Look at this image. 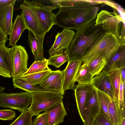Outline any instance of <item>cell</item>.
<instances>
[{
	"label": "cell",
	"mask_w": 125,
	"mask_h": 125,
	"mask_svg": "<svg viewBox=\"0 0 125 125\" xmlns=\"http://www.w3.org/2000/svg\"><path fill=\"white\" fill-rule=\"evenodd\" d=\"M52 3L60 9L55 14L56 25L76 30L95 20L99 10L98 7L87 0H53Z\"/></svg>",
	"instance_id": "6da1fadb"
},
{
	"label": "cell",
	"mask_w": 125,
	"mask_h": 125,
	"mask_svg": "<svg viewBox=\"0 0 125 125\" xmlns=\"http://www.w3.org/2000/svg\"><path fill=\"white\" fill-rule=\"evenodd\" d=\"M106 32L95 25V20L83 25L76 30L68 50L69 60L83 59L92 44Z\"/></svg>",
	"instance_id": "7a4b0ae2"
},
{
	"label": "cell",
	"mask_w": 125,
	"mask_h": 125,
	"mask_svg": "<svg viewBox=\"0 0 125 125\" xmlns=\"http://www.w3.org/2000/svg\"><path fill=\"white\" fill-rule=\"evenodd\" d=\"M110 12L103 10L98 13L95 25L101 27L106 33L114 35L120 45H125L124 19L114 9Z\"/></svg>",
	"instance_id": "3957f363"
},
{
	"label": "cell",
	"mask_w": 125,
	"mask_h": 125,
	"mask_svg": "<svg viewBox=\"0 0 125 125\" xmlns=\"http://www.w3.org/2000/svg\"><path fill=\"white\" fill-rule=\"evenodd\" d=\"M120 46L119 42L114 35L106 32L90 47L82 59V64H87L93 59L100 55L106 57L107 62L116 52Z\"/></svg>",
	"instance_id": "277c9868"
},
{
	"label": "cell",
	"mask_w": 125,
	"mask_h": 125,
	"mask_svg": "<svg viewBox=\"0 0 125 125\" xmlns=\"http://www.w3.org/2000/svg\"><path fill=\"white\" fill-rule=\"evenodd\" d=\"M32 97L31 105L27 109L33 116H38L42 111L48 110L62 101L63 95L61 94L47 91H33L29 92Z\"/></svg>",
	"instance_id": "5b68a950"
},
{
	"label": "cell",
	"mask_w": 125,
	"mask_h": 125,
	"mask_svg": "<svg viewBox=\"0 0 125 125\" xmlns=\"http://www.w3.org/2000/svg\"><path fill=\"white\" fill-rule=\"evenodd\" d=\"M32 101L31 95L27 91L15 93H0V107L10 108L20 112L27 109Z\"/></svg>",
	"instance_id": "8992f818"
},
{
	"label": "cell",
	"mask_w": 125,
	"mask_h": 125,
	"mask_svg": "<svg viewBox=\"0 0 125 125\" xmlns=\"http://www.w3.org/2000/svg\"><path fill=\"white\" fill-rule=\"evenodd\" d=\"M12 62L11 77L15 78L21 75L28 70V55L25 48L16 45L9 48Z\"/></svg>",
	"instance_id": "52a82bcc"
},
{
	"label": "cell",
	"mask_w": 125,
	"mask_h": 125,
	"mask_svg": "<svg viewBox=\"0 0 125 125\" xmlns=\"http://www.w3.org/2000/svg\"><path fill=\"white\" fill-rule=\"evenodd\" d=\"M27 29L36 36L41 37L45 34L41 26L34 10L33 1L24 0L20 6Z\"/></svg>",
	"instance_id": "ba28073f"
},
{
	"label": "cell",
	"mask_w": 125,
	"mask_h": 125,
	"mask_svg": "<svg viewBox=\"0 0 125 125\" xmlns=\"http://www.w3.org/2000/svg\"><path fill=\"white\" fill-rule=\"evenodd\" d=\"M33 4L41 26L46 34L53 25H56L55 14L52 11L55 8L53 6L45 5L36 1H33Z\"/></svg>",
	"instance_id": "9c48e42d"
},
{
	"label": "cell",
	"mask_w": 125,
	"mask_h": 125,
	"mask_svg": "<svg viewBox=\"0 0 125 125\" xmlns=\"http://www.w3.org/2000/svg\"><path fill=\"white\" fill-rule=\"evenodd\" d=\"M82 63V59H73L68 61L65 68L63 70V86L64 91L69 89L74 91L76 86V77Z\"/></svg>",
	"instance_id": "30bf717a"
},
{
	"label": "cell",
	"mask_w": 125,
	"mask_h": 125,
	"mask_svg": "<svg viewBox=\"0 0 125 125\" xmlns=\"http://www.w3.org/2000/svg\"><path fill=\"white\" fill-rule=\"evenodd\" d=\"M63 71H52L38 85L44 89L60 93L63 95Z\"/></svg>",
	"instance_id": "8fae6325"
},
{
	"label": "cell",
	"mask_w": 125,
	"mask_h": 125,
	"mask_svg": "<svg viewBox=\"0 0 125 125\" xmlns=\"http://www.w3.org/2000/svg\"><path fill=\"white\" fill-rule=\"evenodd\" d=\"M94 88L91 84L77 85L74 90L77 109L79 115L84 123V108L86 103L92 93Z\"/></svg>",
	"instance_id": "7c38bea8"
},
{
	"label": "cell",
	"mask_w": 125,
	"mask_h": 125,
	"mask_svg": "<svg viewBox=\"0 0 125 125\" xmlns=\"http://www.w3.org/2000/svg\"><path fill=\"white\" fill-rule=\"evenodd\" d=\"M75 33L72 30L65 28L61 32H58L55 36L53 45L49 50L50 56L60 51L68 50Z\"/></svg>",
	"instance_id": "4fadbf2b"
},
{
	"label": "cell",
	"mask_w": 125,
	"mask_h": 125,
	"mask_svg": "<svg viewBox=\"0 0 125 125\" xmlns=\"http://www.w3.org/2000/svg\"><path fill=\"white\" fill-rule=\"evenodd\" d=\"M92 94L88 100L84 108L85 121L86 125H91L99 114L100 106L97 93L94 87Z\"/></svg>",
	"instance_id": "5bb4252c"
},
{
	"label": "cell",
	"mask_w": 125,
	"mask_h": 125,
	"mask_svg": "<svg viewBox=\"0 0 125 125\" xmlns=\"http://www.w3.org/2000/svg\"><path fill=\"white\" fill-rule=\"evenodd\" d=\"M91 84L93 87L104 92L114 99V94L108 73L103 70L92 79Z\"/></svg>",
	"instance_id": "9a60e30c"
},
{
	"label": "cell",
	"mask_w": 125,
	"mask_h": 125,
	"mask_svg": "<svg viewBox=\"0 0 125 125\" xmlns=\"http://www.w3.org/2000/svg\"><path fill=\"white\" fill-rule=\"evenodd\" d=\"M28 42L35 61L44 60L43 56V42L45 35L41 37L36 35L30 30H29Z\"/></svg>",
	"instance_id": "2e32d148"
},
{
	"label": "cell",
	"mask_w": 125,
	"mask_h": 125,
	"mask_svg": "<svg viewBox=\"0 0 125 125\" xmlns=\"http://www.w3.org/2000/svg\"><path fill=\"white\" fill-rule=\"evenodd\" d=\"M125 67V45H120L118 50L107 62L104 68L108 73L109 72Z\"/></svg>",
	"instance_id": "e0dca14e"
},
{
	"label": "cell",
	"mask_w": 125,
	"mask_h": 125,
	"mask_svg": "<svg viewBox=\"0 0 125 125\" xmlns=\"http://www.w3.org/2000/svg\"><path fill=\"white\" fill-rule=\"evenodd\" d=\"M46 112L48 115L49 125H58L62 123L67 115L62 101Z\"/></svg>",
	"instance_id": "ac0fdd59"
},
{
	"label": "cell",
	"mask_w": 125,
	"mask_h": 125,
	"mask_svg": "<svg viewBox=\"0 0 125 125\" xmlns=\"http://www.w3.org/2000/svg\"><path fill=\"white\" fill-rule=\"evenodd\" d=\"M27 29L22 14H18L16 17L14 22L12 23L11 31L9 39V45L12 46L16 45L18 41L24 31Z\"/></svg>",
	"instance_id": "d6986e66"
},
{
	"label": "cell",
	"mask_w": 125,
	"mask_h": 125,
	"mask_svg": "<svg viewBox=\"0 0 125 125\" xmlns=\"http://www.w3.org/2000/svg\"><path fill=\"white\" fill-rule=\"evenodd\" d=\"M14 5H10L0 15V28L7 35H10L11 31Z\"/></svg>",
	"instance_id": "ffe728a7"
},
{
	"label": "cell",
	"mask_w": 125,
	"mask_h": 125,
	"mask_svg": "<svg viewBox=\"0 0 125 125\" xmlns=\"http://www.w3.org/2000/svg\"><path fill=\"white\" fill-rule=\"evenodd\" d=\"M6 42L0 43V67L11 75L12 62L9 48L5 45Z\"/></svg>",
	"instance_id": "44dd1931"
},
{
	"label": "cell",
	"mask_w": 125,
	"mask_h": 125,
	"mask_svg": "<svg viewBox=\"0 0 125 125\" xmlns=\"http://www.w3.org/2000/svg\"><path fill=\"white\" fill-rule=\"evenodd\" d=\"M121 69H116L108 73L114 94V99L116 108L118 104L119 91L121 80Z\"/></svg>",
	"instance_id": "7402d4cb"
},
{
	"label": "cell",
	"mask_w": 125,
	"mask_h": 125,
	"mask_svg": "<svg viewBox=\"0 0 125 125\" xmlns=\"http://www.w3.org/2000/svg\"><path fill=\"white\" fill-rule=\"evenodd\" d=\"M107 62L106 57L100 55L94 59L87 64L89 72L93 78L103 71Z\"/></svg>",
	"instance_id": "603a6c76"
},
{
	"label": "cell",
	"mask_w": 125,
	"mask_h": 125,
	"mask_svg": "<svg viewBox=\"0 0 125 125\" xmlns=\"http://www.w3.org/2000/svg\"><path fill=\"white\" fill-rule=\"evenodd\" d=\"M12 80L14 89L18 88L29 92L33 91H47L54 92L43 89L38 84H31L18 77L13 78Z\"/></svg>",
	"instance_id": "cb8c5ba5"
},
{
	"label": "cell",
	"mask_w": 125,
	"mask_h": 125,
	"mask_svg": "<svg viewBox=\"0 0 125 125\" xmlns=\"http://www.w3.org/2000/svg\"><path fill=\"white\" fill-rule=\"evenodd\" d=\"M93 78L89 72L87 64H82L78 70L75 82L78 83V85L91 84Z\"/></svg>",
	"instance_id": "d4e9b609"
},
{
	"label": "cell",
	"mask_w": 125,
	"mask_h": 125,
	"mask_svg": "<svg viewBox=\"0 0 125 125\" xmlns=\"http://www.w3.org/2000/svg\"><path fill=\"white\" fill-rule=\"evenodd\" d=\"M125 82L121 80L120 84L117 107V108L119 124L120 120L125 117Z\"/></svg>",
	"instance_id": "484cf974"
},
{
	"label": "cell",
	"mask_w": 125,
	"mask_h": 125,
	"mask_svg": "<svg viewBox=\"0 0 125 125\" xmlns=\"http://www.w3.org/2000/svg\"><path fill=\"white\" fill-rule=\"evenodd\" d=\"M48 60V65H50L59 68L65 62L69 61L68 50L58 52L50 56Z\"/></svg>",
	"instance_id": "4316f807"
},
{
	"label": "cell",
	"mask_w": 125,
	"mask_h": 125,
	"mask_svg": "<svg viewBox=\"0 0 125 125\" xmlns=\"http://www.w3.org/2000/svg\"><path fill=\"white\" fill-rule=\"evenodd\" d=\"M48 65V59L45 58L41 61H34L27 71L20 76H24L35 73L51 70Z\"/></svg>",
	"instance_id": "83f0119b"
},
{
	"label": "cell",
	"mask_w": 125,
	"mask_h": 125,
	"mask_svg": "<svg viewBox=\"0 0 125 125\" xmlns=\"http://www.w3.org/2000/svg\"><path fill=\"white\" fill-rule=\"evenodd\" d=\"M52 71L51 70L35 73L24 76H20L17 77L31 84H38Z\"/></svg>",
	"instance_id": "f1b7e54d"
},
{
	"label": "cell",
	"mask_w": 125,
	"mask_h": 125,
	"mask_svg": "<svg viewBox=\"0 0 125 125\" xmlns=\"http://www.w3.org/2000/svg\"><path fill=\"white\" fill-rule=\"evenodd\" d=\"M94 88L97 91L100 102V110L99 113L102 115L107 119L110 120L108 110L110 96L104 92Z\"/></svg>",
	"instance_id": "f546056e"
},
{
	"label": "cell",
	"mask_w": 125,
	"mask_h": 125,
	"mask_svg": "<svg viewBox=\"0 0 125 125\" xmlns=\"http://www.w3.org/2000/svg\"><path fill=\"white\" fill-rule=\"evenodd\" d=\"M20 116L10 125H32L31 113L28 110L21 112Z\"/></svg>",
	"instance_id": "4dcf8cb0"
},
{
	"label": "cell",
	"mask_w": 125,
	"mask_h": 125,
	"mask_svg": "<svg viewBox=\"0 0 125 125\" xmlns=\"http://www.w3.org/2000/svg\"><path fill=\"white\" fill-rule=\"evenodd\" d=\"M110 120L113 124L119 125V121L117 111L114 99L109 97L108 105Z\"/></svg>",
	"instance_id": "1f68e13d"
},
{
	"label": "cell",
	"mask_w": 125,
	"mask_h": 125,
	"mask_svg": "<svg viewBox=\"0 0 125 125\" xmlns=\"http://www.w3.org/2000/svg\"><path fill=\"white\" fill-rule=\"evenodd\" d=\"M32 125H49L47 112H45L38 115L33 120Z\"/></svg>",
	"instance_id": "d6a6232c"
},
{
	"label": "cell",
	"mask_w": 125,
	"mask_h": 125,
	"mask_svg": "<svg viewBox=\"0 0 125 125\" xmlns=\"http://www.w3.org/2000/svg\"><path fill=\"white\" fill-rule=\"evenodd\" d=\"M16 116V113L13 110L10 109L0 110V119L3 120H10Z\"/></svg>",
	"instance_id": "836d02e7"
},
{
	"label": "cell",
	"mask_w": 125,
	"mask_h": 125,
	"mask_svg": "<svg viewBox=\"0 0 125 125\" xmlns=\"http://www.w3.org/2000/svg\"><path fill=\"white\" fill-rule=\"evenodd\" d=\"M91 125H117L106 119L103 115L99 113L96 117Z\"/></svg>",
	"instance_id": "e575fe53"
},
{
	"label": "cell",
	"mask_w": 125,
	"mask_h": 125,
	"mask_svg": "<svg viewBox=\"0 0 125 125\" xmlns=\"http://www.w3.org/2000/svg\"><path fill=\"white\" fill-rule=\"evenodd\" d=\"M16 0H0V15L5 9L11 4H15Z\"/></svg>",
	"instance_id": "d590c367"
},
{
	"label": "cell",
	"mask_w": 125,
	"mask_h": 125,
	"mask_svg": "<svg viewBox=\"0 0 125 125\" xmlns=\"http://www.w3.org/2000/svg\"><path fill=\"white\" fill-rule=\"evenodd\" d=\"M7 35H6L0 28V43L6 42L8 40Z\"/></svg>",
	"instance_id": "8d00e7d4"
},
{
	"label": "cell",
	"mask_w": 125,
	"mask_h": 125,
	"mask_svg": "<svg viewBox=\"0 0 125 125\" xmlns=\"http://www.w3.org/2000/svg\"><path fill=\"white\" fill-rule=\"evenodd\" d=\"M0 75L5 78H10L11 76L8 72L0 67Z\"/></svg>",
	"instance_id": "74e56055"
},
{
	"label": "cell",
	"mask_w": 125,
	"mask_h": 125,
	"mask_svg": "<svg viewBox=\"0 0 125 125\" xmlns=\"http://www.w3.org/2000/svg\"><path fill=\"white\" fill-rule=\"evenodd\" d=\"M121 80L122 82H125V67L121 70Z\"/></svg>",
	"instance_id": "f35d334b"
},
{
	"label": "cell",
	"mask_w": 125,
	"mask_h": 125,
	"mask_svg": "<svg viewBox=\"0 0 125 125\" xmlns=\"http://www.w3.org/2000/svg\"><path fill=\"white\" fill-rule=\"evenodd\" d=\"M119 125H125V117L123 118L120 121Z\"/></svg>",
	"instance_id": "ab89813d"
},
{
	"label": "cell",
	"mask_w": 125,
	"mask_h": 125,
	"mask_svg": "<svg viewBox=\"0 0 125 125\" xmlns=\"http://www.w3.org/2000/svg\"><path fill=\"white\" fill-rule=\"evenodd\" d=\"M5 88L4 87L0 86V93H2L5 90Z\"/></svg>",
	"instance_id": "60d3db41"
},
{
	"label": "cell",
	"mask_w": 125,
	"mask_h": 125,
	"mask_svg": "<svg viewBox=\"0 0 125 125\" xmlns=\"http://www.w3.org/2000/svg\"><path fill=\"white\" fill-rule=\"evenodd\" d=\"M82 125H86L85 123H84V124Z\"/></svg>",
	"instance_id": "b9f144b4"
},
{
	"label": "cell",
	"mask_w": 125,
	"mask_h": 125,
	"mask_svg": "<svg viewBox=\"0 0 125 125\" xmlns=\"http://www.w3.org/2000/svg\"></svg>",
	"instance_id": "7bdbcfd3"
}]
</instances>
